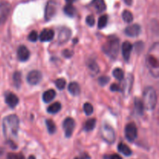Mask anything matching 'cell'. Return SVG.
I'll return each mask as SVG.
<instances>
[{"mask_svg":"<svg viewBox=\"0 0 159 159\" xmlns=\"http://www.w3.org/2000/svg\"><path fill=\"white\" fill-rule=\"evenodd\" d=\"M56 5L54 4L52 2H49L47 4L46 8H45V14L44 17L45 20L48 21V20H50L56 13Z\"/></svg>","mask_w":159,"mask_h":159,"instance_id":"13","label":"cell"},{"mask_svg":"<svg viewBox=\"0 0 159 159\" xmlns=\"http://www.w3.org/2000/svg\"><path fill=\"white\" fill-rule=\"evenodd\" d=\"M96 120L95 118H92V119L88 120L85 123V125H84V130L85 131H91L96 127Z\"/></svg>","mask_w":159,"mask_h":159,"instance_id":"25","label":"cell"},{"mask_svg":"<svg viewBox=\"0 0 159 159\" xmlns=\"http://www.w3.org/2000/svg\"><path fill=\"white\" fill-rule=\"evenodd\" d=\"M122 16L124 22H126V23H130L134 20L133 14H132V12L129 10H124V12H123Z\"/></svg>","mask_w":159,"mask_h":159,"instance_id":"29","label":"cell"},{"mask_svg":"<svg viewBox=\"0 0 159 159\" xmlns=\"http://www.w3.org/2000/svg\"><path fill=\"white\" fill-rule=\"evenodd\" d=\"M113 75L114 76V78H116L118 81H122L124 79V71H123L122 69L117 68L116 69L113 70Z\"/></svg>","mask_w":159,"mask_h":159,"instance_id":"31","label":"cell"},{"mask_svg":"<svg viewBox=\"0 0 159 159\" xmlns=\"http://www.w3.org/2000/svg\"><path fill=\"white\" fill-rule=\"evenodd\" d=\"M7 159H25V158L21 153H9L7 155Z\"/></svg>","mask_w":159,"mask_h":159,"instance_id":"35","label":"cell"},{"mask_svg":"<svg viewBox=\"0 0 159 159\" xmlns=\"http://www.w3.org/2000/svg\"><path fill=\"white\" fill-rule=\"evenodd\" d=\"M75 159H90V157L87 154H84L82 156L79 157V158H75Z\"/></svg>","mask_w":159,"mask_h":159,"instance_id":"41","label":"cell"},{"mask_svg":"<svg viewBox=\"0 0 159 159\" xmlns=\"http://www.w3.org/2000/svg\"><path fill=\"white\" fill-rule=\"evenodd\" d=\"M38 37L39 36L37 34V31H31L29 35H28V40H30L31 42H36L37 40V39H38Z\"/></svg>","mask_w":159,"mask_h":159,"instance_id":"34","label":"cell"},{"mask_svg":"<svg viewBox=\"0 0 159 159\" xmlns=\"http://www.w3.org/2000/svg\"><path fill=\"white\" fill-rule=\"evenodd\" d=\"M28 159H36V158L34 156V155H30V156L28 158Z\"/></svg>","mask_w":159,"mask_h":159,"instance_id":"44","label":"cell"},{"mask_svg":"<svg viewBox=\"0 0 159 159\" xmlns=\"http://www.w3.org/2000/svg\"><path fill=\"white\" fill-rule=\"evenodd\" d=\"M148 65L151 72L155 77L158 76V61L154 55H148L147 58Z\"/></svg>","mask_w":159,"mask_h":159,"instance_id":"9","label":"cell"},{"mask_svg":"<svg viewBox=\"0 0 159 159\" xmlns=\"http://www.w3.org/2000/svg\"><path fill=\"white\" fill-rule=\"evenodd\" d=\"M68 91L73 96H78V95L80 94V86L77 82H71L68 85Z\"/></svg>","mask_w":159,"mask_h":159,"instance_id":"22","label":"cell"},{"mask_svg":"<svg viewBox=\"0 0 159 159\" xmlns=\"http://www.w3.org/2000/svg\"><path fill=\"white\" fill-rule=\"evenodd\" d=\"M61 104L58 102H56L50 105L48 107V109H47V111H48V113L54 114V113H58L61 110Z\"/></svg>","mask_w":159,"mask_h":159,"instance_id":"24","label":"cell"},{"mask_svg":"<svg viewBox=\"0 0 159 159\" xmlns=\"http://www.w3.org/2000/svg\"><path fill=\"white\" fill-rule=\"evenodd\" d=\"M55 85L57 86V88L58 89L62 90L65 88V85H66V81L64 79H57V80L55 81Z\"/></svg>","mask_w":159,"mask_h":159,"instance_id":"33","label":"cell"},{"mask_svg":"<svg viewBox=\"0 0 159 159\" xmlns=\"http://www.w3.org/2000/svg\"><path fill=\"white\" fill-rule=\"evenodd\" d=\"M13 82L16 88L19 89L21 85V73L20 71H16L13 75Z\"/></svg>","mask_w":159,"mask_h":159,"instance_id":"28","label":"cell"},{"mask_svg":"<svg viewBox=\"0 0 159 159\" xmlns=\"http://www.w3.org/2000/svg\"><path fill=\"white\" fill-rule=\"evenodd\" d=\"M83 110L87 116H90L93 113V107L89 102H85L83 106Z\"/></svg>","mask_w":159,"mask_h":159,"instance_id":"32","label":"cell"},{"mask_svg":"<svg viewBox=\"0 0 159 159\" xmlns=\"http://www.w3.org/2000/svg\"><path fill=\"white\" fill-rule=\"evenodd\" d=\"M132 50H133V45L130 42H124V43L122 44V54L126 61H128L130 60V54H131Z\"/></svg>","mask_w":159,"mask_h":159,"instance_id":"16","label":"cell"},{"mask_svg":"<svg viewBox=\"0 0 159 159\" xmlns=\"http://www.w3.org/2000/svg\"><path fill=\"white\" fill-rule=\"evenodd\" d=\"M134 111L139 116H142L144 113V107L143 104V101L138 98H135L134 99Z\"/></svg>","mask_w":159,"mask_h":159,"instance_id":"19","label":"cell"},{"mask_svg":"<svg viewBox=\"0 0 159 159\" xmlns=\"http://www.w3.org/2000/svg\"><path fill=\"white\" fill-rule=\"evenodd\" d=\"M158 102V96L155 89L152 87H147L143 94V104L144 109L147 110H154Z\"/></svg>","mask_w":159,"mask_h":159,"instance_id":"3","label":"cell"},{"mask_svg":"<svg viewBox=\"0 0 159 159\" xmlns=\"http://www.w3.org/2000/svg\"><path fill=\"white\" fill-rule=\"evenodd\" d=\"M2 153H3V151H2V149H1V148H0V156H1V155H2Z\"/></svg>","mask_w":159,"mask_h":159,"instance_id":"45","label":"cell"},{"mask_svg":"<svg viewBox=\"0 0 159 159\" xmlns=\"http://www.w3.org/2000/svg\"><path fill=\"white\" fill-rule=\"evenodd\" d=\"M91 5L96 9V10L99 13L105 11L106 8H107V6H106V3L104 2V0H93L91 2Z\"/></svg>","mask_w":159,"mask_h":159,"instance_id":"18","label":"cell"},{"mask_svg":"<svg viewBox=\"0 0 159 159\" xmlns=\"http://www.w3.org/2000/svg\"><path fill=\"white\" fill-rule=\"evenodd\" d=\"M100 134L102 139L107 144H112L116 141V134L113 127L109 124H105L102 126L100 129Z\"/></svg>","mask_w":159,"mask_h":159,"instance_id":"4","label":"cell"},{"mask_svg":"<svg viewBox=\"0 0 159 159\" xmlns=\"http://www.w3.org/2000/svg\"><path fill=\"white\" fill-rule=\"evenodd\" d=\"M71 31L69 28L68 27H61L59 30L58 34V38H57V40H58V43L60 44H63V43H66L69 38L71 37Z\"/></svg>","mask_w":159,"mask_h":159,"instance_id":"10","label":"cell"},{"mask_svg":"<svg viewBox=\"0 0 159 159\" xmlns=\"http://www.w3.org/2000/svg\"><path fill=\"white\" fill-rule=\"evenodd\" d=\"M124 1L127 6H131L132 2H133V0H124Z\"/></svg>","mask_w":159,"mask_h":159,"instance_id":"42","label":"cell"},{"mask_svg":"<svg viewBox=\"0 0 159 159\" xmlns=\"http://www.w3.org/2000/svg\"><path fill=\"white\" fill-rule=\"evenodd\" d=\"M62 54H63V56L65 57L69 58V57H71V56H72L73 52L71 51H70V50H65V51L62 52Z\"/></svg>","mask_w":159,"mask_h":159,"instance_id":"39","label":"cell"},{"mask_svg":"<svg viewBox=\"0 0 159 159\" xmlns=\"http://www.w3.org/2000/svg\"><path fill=\"white\" fill-rule=\"evenodd\" d=\"M134 84V75L132 74H128L126 77L125 80L124 82L122 88V93L124 97H127L130 94L131 89L133 87Z\"/></svg>","mask_w":159,"mask_h":159,"instance_id":"7","label":"cell"},{"mask_svg":"<svg viewBox=\"0 0 159 159\" xmlns=\"http://www.w3.org/2000/svg\"><path fill=\"white\" fill-rule=\"evenodd\" d=\"M108 159H122V158L117 154H113V155L108 156Z\"/></svg>","mask_w":159,"mask_h":159,"instance_id":"40","label":"cell"},{"mask_svg":"<svg viewBox=\"0 0 159 159\" xmlns=\"http://www.w3.org/2000/svg\"><path fill=\"white\" fill-rule=\"evenodd\" d=\"M54 33L52 30L50 29H44L41 32V34L39 36V38L41 42H46V41H51L53 38H54Z\"/></svg>","mask_w":159,"mask_h":159,"instance_id":"17","label":"cell"},{"mask_svg":"<svg viewBox=\"0 0 159 159\" xmlns=\"http://www.w3.org/2000/svg\"><path fill=\"white\" fill-rule=\"evenodd\" d=\"M86 23L89 25V26H93L95 25V18L93 15H89L86 17Z\"/></svg>","mask_w":159,"mask_h":159,"instance_id":"37","label":"cell"},{"mask_svg":"<svg viewBox=\"0 0 159 159\" xmlns=\"http://www.w3.org/2000/svg\"><path fill=\"white\" fill-rule=\"evenodd\" d=\"M118 151L125 156H130L132 155V151L127 145L124 143H120L118 144Z\"/></svg>","mask_w":159,"mask_h":159,"instance_id":"23","label":"cell"},{"mask_svg":"<svg viewBox=\"0 0 159 159\" xmlns=\"http://www.w3.org/2000/svg\"><path fill=\"white\" fill-rule=\"evenodd\" d=\"M19 127H20V119L16 115H9L3 119V134L9 141H11L12 138L17 137Z\"/></svg>","mask_w":159,"mask_h":159,"instance_id":"1","label":"cell"},{"mask_svg":"<svg viewBox=\"0 0 159 159\" xmlns=\"http://www.w3.org/2000/svg\"><path fill=\"white\" fill-rule=\"evenodd\" d=\"M9 12H10V5L6 2H2L0 4V24L6 21Z\"/></svg>","mask_w":159,"mask_h":159,"instance_id":"11","label":"cell"},{"mask_svg":"<svg viewBox=\"0 0 159 159\" xmlns=\"http://www.w3.org/2000/svg\"><path fill=\"white\" fill-rule=\"evenodd\" d=\"M88 68L90 70V71L92 72V74L93 75H96L99 73V66H98L97 63H96L95 61H89L88 63Z\"/></svg>","mask_w":159,"mask_h":159,"instance_id":"26","label":"cell"},{"mask_svg":"<svg viewBox=\"0 0 159 159\" xmlns=\"http://www.w3.org/2000/svg\"><path fill=\"white\" fill-rule=\"evenodd\" d=\"M46 126L50 134H53L55 133L57 127H56L54 121L51 120H46Z\"/></svg>","mask_w":159,"mask_h":159,"instance_id":"27","label":"cell"},{"mask_svg":"<svg viewBox=\"0 0 159 159\" xmlns=\"http://www.w3.org/2000/svg\"><path fill=\"white\" fill-rule=\"evenodd\" d=\"M77 39H75V40H74V43H77Z\"/></svg>","mask_w":159,"mask_h":159,"instance_id":"46","label":"cell"},{"mask_svg":"<svg viewBox=\"0 0 159 159\" xmlns=\"http://www.w3.org/2000/svg\"><path fill=\"white\" fill-rule=\"evenodd\" d=\"M125 137L130 142H133L138 137V128L134 123H129L125 127Z\"/></svg>","mask_w":159,"mask_h":159,"instance_id":"5","label":"cell"},{"mask_svg":"<svg viewBox=\"0 0 159 159\" xmlns=\"http://www.w3.org/2000/svg\"><path fill=\"white\" fill-rule=\"evenodd\" d=\"M5 100L6 104L10 108H14L16 107L19 103V98L12 93H7L5 96Z\"/></svg>","mask_w":159,"mask_h":159,"instance_id":"14","label":"cell"},{"mask_svg":"<svg viewBox=\"0 0 159 159\" xmlns=\"http://www.w3.org/2000/svg\"><path fill=\"white\" fill-rule=\"evenodd\" d=\"M56 96V92L54 89H48L45 91L43 94V100L44 102H51L53 99L55 98Z\"/></svg>","mask_w":159,"mask_h":159,"instance_id":"20","label":"cell"},{"mask_svg":"<svg viewBox=\"0 0 159 159\" xmlns=\"http://www.w3.org/2000/svg\"><path fill=\"white\" fill-rule=\"evenodd\" d=\"M110 78L108 76H101V77L99 78L98 81H99V85H102V86H104V85H107L109 82H110Z\"/></svg>","mask_w":159,"mask_h":159,"instance_id":"36","label":"cell"},{"mask_svg":"<svg viewBox=\"0 0 159 159\" xmlns=\"http://www.w3.org/2000/svg\"><path fill=\"white\" fill-rule=\"evenodd\" d=\"M120 50V40L115 36H110L102 45V51L108 57L114 60L117 57Z\"/></svg>","mask_w":159,"mask_h":159,"instance_id":"2","label":"cell"},{"mask_svg":"<svg viewBox=\"0 0 159 159\" xmlns=\"http://www.w3.org/2000/svg\"><path fill=\"white\" fill-rule=\"evenodd\" d=\"M42 74L40 71L37 70H33L28 73L26 76V80L30 85H36L41 81Z\"/></svg>","mask_w":159,"mask_h":159,"instance_id":"8","label":"cell"},{"mask_svg":"<svg viewBox=\"0 0 159 159\" xmlns=\"http://www.w3.org/2000/svg\"><path fill=\"white\" fill-rule=\"evenodd\" d=\"M141 33V26L138 24H132L126 27V35L130 37H138Z\"/></svg>","mask_w":159,"mask_h":159,"instance_id":"12","label":"cell"},{"mask_svg":"<svg viewBox=\"0 0 159 159\" xmlns=\"http://www.w3.org/2000/svg\"><path fill=\"white\" fill-rule=\"evenodd\" d=\"M110 90H111L112 92H119V91H120L121 89L118 84L113 83V84H112L111 86H110Z\"/></svg>","mask_w":159,"mask_h":159,"instance_id":"38","label":"cell"},{"mask_svg":"<svg viewBox=\"0 0 159 159\" xmlns=\"http://www.w3.org/2000/svg\"><path fill=\"white\" fill-rule=\"evenodd\" d=\"M64 12L69 17H74L77 13L75 7L71 3H68L64 7Z\"/></svg>","mask_w":159,"mask_h":159,"instance_id":"21","label":"cell"},{"mask_svg":"<svg viewBox=\"0 0 159 159\" xmlns=\"http://www.w3.org/2000/svg\"><path fill=\"white\" fill-rule=\"evenodd\" d=\"M17 56L20 61H26L30 57L29 50L24 45H21L17 50Z\"/></svg>","mask_w":159,"mask_h":159,"instance_id":"15","label":"cell"},{"mask_svg":"<svg viewBox=\"0 0 159 159\" xmlns=\"http://www.w3.org/2000/svg\"><path fill=\"white\" fill-rule=\"evenodd\" d=\"M75 127V122L74 119H72V118L68 117L64 120L63 129L66 138H70L72 135Z\"/></svg>","mask_w":159,"mask_h":159,"instance_id":"6","label":"cell"},{"mask_svg":"<svg viewBox=\"0 0 159 159\" xmlns=\"http://www.w3.org/2000/svg\"><path fill=\"white\" fill-rule=\"evenodd\" d=\"M65 1H66L68 3H73L74 2H75L76 0H65Z\"/></svg>","mask_w":159,"mask_h":159,"instance_id":"43","label":"cell"},{"mask_svg":"<svg viewBox=\"0 0 159 159\" xmlns=\"http://www.w3.org/2000/svg\"><path fill=\"white\" fill-rule=\"evenodd\" d=\"M107 22H108V16L107 15H102L99 17V21H98V27L99 29H102L104 28L107 24Z\"/></svg>","mask_w":159,"mask_h":159,"instance_id":"30","label":"cell"}]
</instances>
